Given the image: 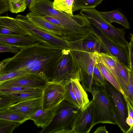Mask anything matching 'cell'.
I'll list each match as a JSON object with an SVG mask.
<instances>
[{"label":"cell","mask_w":133,"mask_h":133,"mask_svg":"<svg viewBox=\"0 0 133 133\" xmlns=\"http://www.w3.org/2000/svg\"><path fill=\"white\" fill-rule=\"evenodd\" d=\"M94 133H109L105 125L97 128L94 132Z\"/></svg>","instance_id":"60d3db41"},{"label":"cell","mask_w":133,"mask_h":133,"mask_svg":"<svg viewBox=\"0 0 133 133\" xmlns=\"http://www.w3.org/2000/svg\"><path fill=\"white\" fill-rule=\"evenodd\" d=\"M126 122L130 127L133 126V118L132 117L128 116L126 119Z\"/></svg>","instance_id":"b9f144b4"},{"label":"cell","mask_w":133,"mask_h":133,"mask_svg":"<svg viewBox=\"0 0 133 133\" xmlns=\"http://www.w3.org/2000/svg\"><path fill=\"white\" fill-rule=\"evenodd\" d=\"M10 11L9 0H0V14Z\"/></svg>","instance_id":"f35d334b"},{"label":"cell","mask_w":133,"mask_h":133,"mask_svg":"<svg viewBox=\"0 0 133 133\" xmlns=\"http://www.w3.org/2000/svg\"><path fill=\"white\" fill-rule=\"evenodd\" d=\"M103 0H74L72 6V11L83 9L95 8Z\"/></svg>","instance_id":"484cf974"},{"label":"cell","mask_w":133,"mask_h":133,"mask_svg":"<svg viewBox=\"0 0 133 133\" xmlns=\"http://www.w3.org/2000/svg\"><path fill=\"white\" fill-rule=\"evenodd\" d=\"M65 85L66 92L64 100L79 108L73 90L71 79L65 81Z\"/></svg>","instance_id":"f1b7e54d"},{"label":"cell","mask_w":133,"mask_h":133,"mask_svg":"<svg viewBox=\"0 0 133 133\" xmlns=\"http://www.w3.org/2000/svg\"><path fill=\"white\" fill-rule=\"evenodd\" d=\"M91 94L94 111L93 126L99 123L118 125L114 105L105 85L94 81Z\"/></svg>","instance_id":"3957f363"},{"label":"cell","mask_w":133,"mask_h":133,"mask_svg":"<svg viewBox=\"0 0 133 133\" xmlns=\"http://www.w3.org/2000/svg\"><path fill=\"white\" fill-rule=\"evenodd\" d=\"M53 7L55 9L73 16L72 10L74 0H53Z\"/></svg>","instance_id":"4316f807"},{"label":"cell","mask_w":133,"mask_h":133,"mask_svg":"<svg viewBox=\"0 0 133 133\" xmlns=\"http://www.w3.org/2000/svg\"><path fill=\"white\" fill-rule=\"evenodd\" d=\"M66 42L70 50L73 78L78 79L86 91L91 93L94 82L93 74L96 62L95 53L85 51L75 41Z\"/></svg>","instance_id":"7a4b0ae2"},{"label":"cell","mask_w":133,"mask_h":133,"mask_svg":"<svg viewBox=\"0 0 133 133\" xmlns=\"http://www.w3.org/2000/svg\"><path fill=\"white\" fill-rule=\"evenodd\" d=\"M20 49L15 46L0 44V53L10 52L16 54L19 52Z\"/></svg>","instance_id":"8d00e7d4"},{"label":"cell","mask_w":133,"mask_h":133,"mask_svg":"<svg viewBox=\"0 0 133 133\" xmlns=\"http://www.w3.org/2000/svg\"><path fill=\"white\" fill-rule=\"evenodd\" d=\"M72 70L70 50L69 48L64 49L53 66L51 81L65 82L66 81L73 79Z\"/></svg>","instance_id":"30bf717a"},{"label":"cell","mask_w":133,"mask_h":133,"mask_svg":"<svg viewBox=\"0 0 133 133\" xmlns=\"http://www.w3.org/2000/svg\"><path fill=\"white\" fill-rule=\"evenodd\" d=\"M128 99L133 106V73L129 70V78L128 86Z\"/></svg>","instance_id":"e575fe53"},{"label":"cell","mask_w":133,"mask_h":133,"mask_svg":"<svg viewBox=\"0 0 133 133\" xmlns=\"http://www.w3.org/2000/svg\"><path fill=\"white\" fill-rule=\"evenodd\" d=\"M48 81L41 75L27 73L14 79L0 83V88L18 86L43 89Z\"/></svg>","instance_id":"8fae6325"},{"label":"cell","mask_w":133,"mask_h":133,"mask_svg":"<svg viewBox=\"0 0 133 133\" xmlns=\"http://www.w3.org/2000/svg\"><path fill=\"white\" fill-rule=\"evenodd\" d=\"M42 97L15 103L9 108L29 117L42 107Z\"/></svg>","instance_id":"ac0fdd59"},{"label":"cell","mask_w":133,"mask_h":133,"mask_svg":"<svg viewBox=\"0 0 133 133\" xmlns=\"http://www.w3.org/2000/svg\"><path fill=\"white\" fill-rule=\"evenodd\" d=\"M43 89L28 87L18 86H10L0 87V93L10 94L14 93Z\"/></svg>","instance_id":"f546056e"},{"label":"cell","mask_w":133,"mask_h":133,"mask_svg":"<svg viewBox=\"0 0 133 133\" xmlns=\"http://www.w3.org/2000/svg\"><path fill=\"white\" fill-rule=\"evenodd\" d=\"M79 14L85 17L103 35L123 45L127 46L128 43L125 38V29L117 28L104 19L99 12L95 8L83 9Z\"/></svg>","instance_id":"5b68a950"},{"label":"cell","mask_w":133,"mask_h":133,"mask_svg":"<svg viewBox=\"0 0 133 133\" xmlns=\"http://www.w3.org/2000/svg\"><path fill=\"white\" fill-rule=\"evenodd\" d=\"M71 81L73 90L79 108L83 111L90 102L88 95L78 79H71Z\"/></svg>","instance_id":"44dd1931"},{"label":"cell","mask_w":133,"mask_h":133,"mask_svg":"<svg viewBox=\"0 0 133 133\" xmlns=\"http://www.w3.org/2000/svg\"><path fill=\"white\" fill-rule=\"evenodd\" d=\"M37 0H26L27 6L29 9L33 7Z\"/></svg>","instance_id":"7bdbcfd3"},{"label":"cell","mask_w":133,"mask_h":133,"mask_svg":"<svg viewBox=\"0 0 133 133\" xmlns=\"http://www.w3.org/2000/svg\"><path fill=\"white\" fill-rule=\"evenodd\" d=\"M114 58L120 77L128 90L130 69L126 66L116 57H114Z\"/></svg>","instance_id":"83f0119b"},{"label":"cell","mask_w":133,"mask_h":133,"mask_svg":"<svg viewBox=\"0 0 133 133\" xmlns=\"http://www.w3.org/2000/svg\"><path fill=\"white\" fill-rule=\"evenodd\" d=\"M29 10L31 12L41 17L47 16L58 19H60L64 13L54 8L53 2L50 0H37Z\"/></svg>","instance_id":"9a60e30c"},{"label":"cell","mask_w":133,"mask_h":133,"mask_svg":"<svg viewBox=\"0 0 133 133\" xmlns=\"http://www.w3.org/2000/svg\"><path fill=\"white\" fill-rule=\"evenodd\" d=\"M96 66L105 79L125 97V93L116 79L109 69L103 64L96 62Z\"/></svg>","instance_id":"d4e9b609"},{"label":"cell","mask_w":133,"mask_h":133,"mask_svg":"<svg viewBox=\"0 0 133 133\" xmlns=\"http://www.w3.org/2000/svg\"><path fill=\"white\" fill-rule=\"evenodd\" d=\"M105 86L112 101L118 122V126L124 133L130 127L126 122L128 116L126 103L122 94L107 80Z\"/></svg>","instance_id":"9c48e42d"},{"label":"cell","mask_w":133,"mask_h":133,"mask_svg":"<svg viewBox=\"0 0 133 133\" xmlns=\"http://www.w3.org/2000/svg\"><path fill=\"white\" fill-rule=\"evenodd\" d=\"M0 35H19L29 34L15 18L2 16L0 17Z\"/></svg>","instance_id":"5bb4252c"},{"label":"cell","mask_w":133,"mask_h":133,"mask_svg":"<svg viewBox=\"0 0 133 133\" xmlns=\"http://www.w3.org/2000/svg\"><path fill=\"white\" fill-rule=\"evenodd\" d=\"M38 40L29 35H0V44L15 46L20 49L32 45Z\"/></svg>","instance_id":"e0dca14e"},{"label":"cell","mask_w":133,"mask_h":133,"mask_svg":"<svg viewBox=\"0 0 133 133\" xmlns=\"http://www.w3.org/2000/svg\"><path fill=\"white\" fill-rule=\"evenodd\" d=\"M54 115L53 109L47 110L42 107L28 117L29 119L32 120L38 127L43 128L47 126L51 121Z\"/></svg>","instance_id":"ffe728a7"},{"label":"cell","mask_w":133,"mask_h":133,"mask_svg":"<svg viewBox=\"0 0 133 133\" xmlns=\"http://www.w3.org/2000/svg\"><path fill=\"white\" fill-rule=\"evenodd\" d=\"M0 119L16 122L21 124L29 119L25 115L9 108L0 110Z\"/></svg>","instance_id":"603a6c76"},{"label":"cell","mask_w":133,"mask_h":133,"mask_svg":"<svg viewBox=\"0 0 133 133\" xmlns=\"http://www.w3.org/2000/svg\"><path fill=\"white\" fill-rule=\"evenodd\" d=\"M94 118L93 104L91 100L76 118L72 133H89L94 127Z\"/></svg>","instance_id":"7c38bea8"},{"label":"cell","mask_w":133,"mask_h":133,"mask_svg":"<svg viewBox=\"0 0 133 133\" xmlns=\"http://www.w3.org/2000/svg\"><path fill=\"white\" fill-rule=\"evenodd\" d=\"M129 52L130 69L133 73V43L131 41L127 45Z\"/></svg>","instance_id":"74e56055"},{"label":"cell","mask_w":133,"mask_h":133,"mask_svg":"<svg viewBox=\"0 0 133 133\" xmlns=\"http://www.w3.org/2000/svg\"><path fill=\"white\" fill-rule=\"evenodd\" d=\"M62 50L37 42L21 49L14 56L1 61L0 74L22 70L28 73L41 75L51 81L53 66Z\"/></svg>","instance_id":"6da1fadb"},{"label":"cell","mask_w":133,"mask_h":133,"mask_svg":"<svg viewBox=\"0 0 133 133\" xmlns=\"http://www.w3.org/2000/svg\"><path fill=\"white\" fill-rule=\"evenodd\" d=\"M10 11L17 14L24 11L26 8V0H9Z\"/></svg>","instance_id":"1f68e13d"},{"label":"cell","mask_w":133,"mask_h":133,"mask_svg":"<svg viewBox=\"0 0 133 133\" xmlns=\"http://www.w3.org/2000/svg\"><path fill=\"white\" fill-rule=\"evenodd\" d=\"M26 16L35 26L48 33L62 37L63 29L44 19L41 17L30 12Z\"/></svg>","instance_id":"2e32d148"},{"label":"cell","mask_w":133,"mask_h":133,"mask_svg":"<svg viewBox=\"0 0 133 133\" xmlns=\"http://www.w3.org/2000/svg\"><path fill=\"white\" fill-rule=\"evenodd\" d=\"M42 108L53 109L64 100L66 89L65 83L48 81L42 90Z\"/></svg>","instance_id":"52a82bcc"},{"label":"cell","mask_w":133,"mask_h":133,"mask_svg":"<svg viewBox=\"0 0 133 133\" xmlns=\"http://www.w3.org/2000/svg\"><path fill=\"white\" fill-rule=\"evenodd\" d=\"M14 103L10 95L0 93V110L8 108Z\"/></svg>","instance_id":"836d02e7"},{"label":"cell","mask_w":133,"mask_h":133,"mask_svg":"<svg viewBox=\"0 0 133 133\" xmlns=\"http://www.w3.org/2000/svg\"><path fill=\"white\" fill-rule=\"evenodd\" d=\"M28 73L22 70L0 74V83L3 82Z\"/></svg>","instance_id":"d6a6232c"},{"label":"cell","mask_w":133,"mask_h":133,"mask_svg":"<svg viewBox=\"0 0 133 133\" xmlns=\"http://www.w3.org/2000/svg\"><path fill=\"white\" fill-rule=\"evenodd\" d=\"M85 51L90 53L104 52L99 40L91 32L87 36L75 41Z\"/></svg>","instance_id":"d6986e66"},{"label":"cell","mask_w":133,"mask_h":133,"mask_svg":"<svg viewBox=\"0 0 133 133\" xmlns=\"http://www.w3.org/2000/svg\"><path fill=\"white\" fill-rule=\"evenodd\" d=\"M127 105L128 116L133 118V106L128 100L123 96Z\"/></svg>","instance_id":"ab89813d"},{"label":"cell","mask_w":133,"mask_h":133,"mask_svg":"<svg viewBox=\"0 0 133 133\" xmlns=\"http://www.w3.org/2000/svg\"><path fill=\"white\" fill-rule=\"evenodd\" d=\"M53 110L51 121L39 132L72 133L75 120L81 109L64 100Z\"/></svg>","instance_id":"277c9868"},{"label":"cell","mask_w":133,"mask_h":133,"mask_svg":"<svg viewBox=\"0 0 133 133\" xmlns=\"http://www.w3.org/2000/svg\"><path fill=\"white\" fill-rule=\"evenodd\" d=\"M130 39H131V42L133 43V34H130Z\"/></svg>","instance_id":"f6af8a7d"},{"label":"cell","mask_w":133,"mask_h":133,"mask_svg":"<svg viewBox=\"0 0 133 133\" xmlns=\"http://www.w3.org/2000/svg\"><path fill=\"white\" fill-rule=\"evenodd\" d=\"M42 90L26 91L9 95L12 97L15 103L41 97L43 94Z\"/></svg>","instance_id":"cb8c5ba5"},{"label":"cell","mask_w":133,"mask_h":133,"mask_svg":"<svg viewBox=\"0 0 133 133\" xmlns=\"http://www.w3.org/2000/svg\"><path fill=\"white\" fill-rule=\"evenodd\" d=\"M95 53L96 62L103 64L112 73L124 91L125 97L128 99L127 89L120 77L114 57L107 53H99L97 52Z\"/></svg>","instance_id":"4fadbf2b"},{"label":"cell","mask_w":133,"mask_h":133,"mask_svg":"<svg viewBox=\"0 0 133 133\" xmlns=\"http://www.w3.org/2000/svg\"><path fill=\"white\" fill-rule=\"evenodd\" d=\"M99 14L104 19L110 24L113 22L118 23L127 29H129L130 28L126 17L118 10L109 11L99 12Z\"/></svg>","instance_id":"7402d4cb"},{"label":"cell","mask_w":133,"mask_h":133,"mask_svg":"<svg viewBox=\"0 0 133 133\" xmlns=\"http://www.w3.org/2000/svg\"><path fill=\"white\" fill-rule=\"evenodd\" d=\"M93 78L94 81L97 82L102 85H105L107 80L97 67L96 63L94 67Z\"/></svg>","instance_id":"d590c367"},{"label":"cell","mask_w":133,"mask_h":133,"mask_svg":"<svg viewBox=\"0 0 133 133\" xmlns=\"http://www.w3.org/2000/svg\"><path fill=\"white\" fill-rule=\"evenodd\" d=\"M126 133H133V126L130 127Z\"/></svg>","instance_id":"ee69618b"},{"label":"cell","mask_w":133,"mask_h":133,"mask_svg":"<svg viewBox=\"0 0 133 133\" xmlns=\"http://www.w3.org/2000/svg\"><path fill=\"white\" fill-rule=\"evenodd\" d=\"M91 32L101 42L104 52L109 54L130 69L129 52L127 46L116 42L96 32L92 27Z\"/></svg>","instance_id":"ba28073f"},{"label":"cell","mask_w":133,"mask_h":133,"mask_svg":"<svg viewBox=\"0 0 133 133\" xmlns=\"http://www.w3.org/2000/svg\"><path fill=\"white\" fill-rule=\"evenodd\" d=\"M26 29L29 35L43 45L60 49L68 48L66 41L62 37L51 34L38 28L26 16L17 15L15 18Z\"/></svg>","instance_id":"8992f818"},{"label":"cell","mask_w":133,"mask_h":133,"mask_svg":"<svg viewBox=\"0 0 133 133\" xmlns=\"http://www.w3.org/2000/svg\"><path fill=\"white\" fill-rule=\"evenodd\" d=\"M21 124L16 122L0 119V133H12Z\"/></svg>","instance_id":"4dcf8cb0"}]
</instances>
